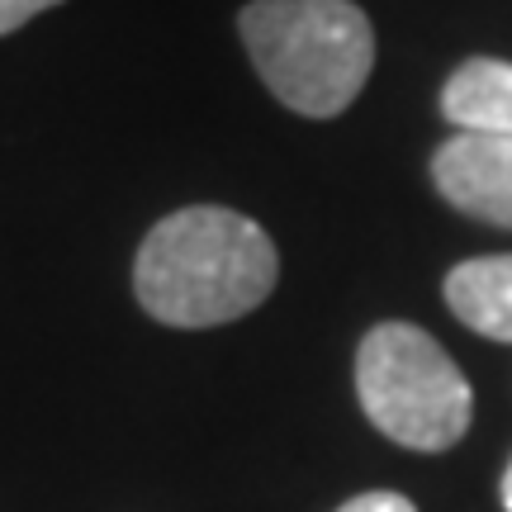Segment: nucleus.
Segmentation results:
<instances>
[{
  "label": "nucleus",
  "mask_w": 512,
  "mask_h": 512,
  "mask_svg": "<svg viewBox=\"0 0 512 512\" xmlns=\"http://www.w3.org/2000/svg\"><path fill=\"white\" fill-rule=\"evenodd\" d=\"M432 185L460 214L494 228H512V138L451 133L432 152Z\"/></svg>",
  "instance_id": "nucleus-4"
},
{
  "label": "nucleus",
  "mask_w": 512,
  "mask_h": 512,
  "mask_svg": "<svg viewBox=\"0 0 512 512\" xmlns=\"http://www.w3.org/2000/svg\"><path fill=\"white\" fill-rule=\"evenodd\" d=\"M356 399L375 432L408 451H451L475 418V394L432 332L380 323L356 351Z\"/></svg>",
  "instance_id": "nucleus-3"
},
{
  "label": "nucleus",
  "mask_w": 512,
  "mask_h": 512,
  "mask_svg": "<svg viewBox=\"0 0 512 512\" xmlns=\"http://www.w3.org/2000/svg\"><path fill=\"white\" fill-rule=\"evenodd\" d=\"M53 5H62V0H0V34H15L34 15H48Z\"/></svg>",
  "instance_id": "nucleus-8"
},
{
  "label": "nucleus",
  "mask_w": 512,
  "mask_h": 512,
  "mask_svg": "<svg viewBox=\"0 0 512 512\" xmlns=\"http://www.w3.org/2000/svg\"><path fill=\"white\" fill-rule=\"evenodd\" d=\"M337 512H418V508H413V498L394 494V489H370V494L347 498Z\"/></svg>",
  "instance_id": "nucleus-7"
},
{
  "label": "nucleus",
  "mask_w": 512,
  "mask_h": 512,
  "mask_svg": "<svg viewBox=\"0 0 512 512\" xmlns=\"http://www.w3.org/2000/svg\"><path fill=\"white\" fill-rule=\"evenodd\" d=\"M242 48L285 110L337 119L375 72V29L356 0H247Z\"/></svg>",
  "instance_id": "nucleus-2"
},
{
  "label": "nucleus",
  "mask_w": 512,
  "mask_h": 512,
  "mask_svg": "<svg viewBox=\"0 0 512 512\" xmlns=\"http://www.w3.org/2000/svg\"><path fill=\"white\" fill-rule=\"evenodd\" d=\"M446 304L460 323L479 337L512 342V252L503 256H470L446 275Z\"/></svg>",
  "instance_id": "nucleus-6"
},
{
  "label": "nucleus",
  "mask_w": 512,
  "mask_h": 512,
  "mask_svg": "<svg viewBox=\"0 0 512 512\" xmlns=\"http://www.w3.org/2000/svg\"><path fill=\"white\" fill-rule=\"evenodd\" d=\"M441 114L456 133H498L512 138V62L465 57L441 86Z\"/></svg>",
  "instance_id": "nucleus-5"
},
{
  "label": "nucleus",
  "mask_w": 512,
  "mask_h": 512,
  "mask_svg": "<svg viewBox=\"0 0 512 512\" xmlns=\"http://www.w3.org/2000/svg\"><path fill=\"white\" fill-rule=\"evenodd\" d=\"M498 494H503V512H512V460H508V470H503V484H498Z\"/></svg>",
  "instance_id": "nucleus-9"
},
{
  "label": "nucleus",
  "mask_w": 512,
  "mask_h": 512,
  "mask_svg": "<svg viewBox=\"0 0 512 512\" xmlns=\"http://www.w3.org/2000/svg\"><path fill=\"white\" fill-rule=\"evenodd\" d=\"M280 256L266 228L223 204L166 214L138 247L133 294L166 328L238 323L271 299Z\"/></svg>",
  "instance_id": "nucleus-1"
}]
</instances>
